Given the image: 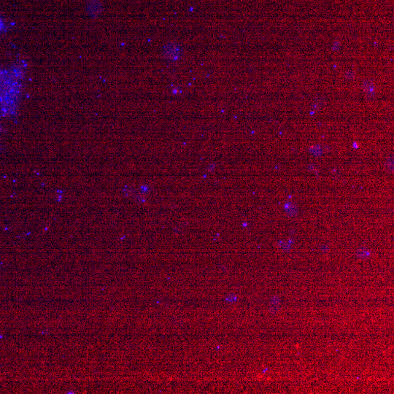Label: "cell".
I'll return each mask as SVG.
<instances>
[{
  "label": "cell",
  "mask_w": 394,
  "mask_h": 394,
  "mask_svg": "<svg viewBox=\"0 0 394 394\" xmlns=\"http://www.w3.org/2000/svg\"><path fill=\"white\" fill-rule=\"evenodd\" d=\"M163 54L167 60L177 62L183 56V49L178 44L169 42L164 47Z\"/></svg>",
  "instance_id": "obj_1"
}]
</instances>
